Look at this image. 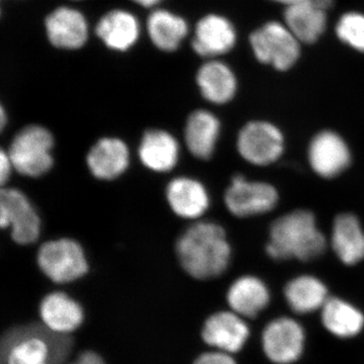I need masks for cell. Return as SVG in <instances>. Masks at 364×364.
<instances>
[{"mask_svg": "<svg viewBox=\"0 0 364 364\" xmlns=\"http://www.w3.org/2000/svg\"><path fill=\"white\" fill-rule=\"evenodd\" d=\"M329 245L310 210H291L279 215L270 225L265 252L275 261L317 259Z\"/></svg>", "mask_w": 364, "mask_h": 364, "instance_id": "6da1fadb", "label": "cell"}, {"mask_svg": "<svg viewBox=\"0 0 364 364\" xmlns=\"http://www.w3.org/2000/svg\"><path fill=\"white\" fill-rule=\"evenodd\" d=\"M176 252L182 268L193 279L221 277L232 259L226 231L215 222H198L179 237Z\"/></svg>", "mask_w": 364, "mask_h": 364, "instance_id": "7a4b0ae2", "label": "cell"}, {"mask_svg": "<svg viewBox=\"0 0 364 364\" xmlns=\"http://www.w3.org/2000/svg\"><path fill=\"white\" fill-rule=\"evenodd\" d=\"M71 346L67 335L45 326L16 328L4 339L2 360L4 364H62Z\"/></svg>", "mask_w": 364, "mask_h": 364, "instance_id": "3957f363", "label": "cell"}, {"mask_svg": "<svg viewBox=\"0 0 364 364\" xmlns=\"http://www.w3.org/2000/svg\"><path fill=\"white\" fill-rule=\"evenodd\" d=\"M54 139L49 130L39 124L21 129L11 141L9 154L14 170L21 176L40 177L54 164Z\"/></svg>", "mask_w": 364, "mask_h": 364, "instance_id": "277c9868", "label": "cell"}, {"mask_svg": "<svg viewBox=\"0 0 364 364\" xmlns=\"http://www.w3.org/2000/svg\"><path fill=\"white\" fill-rule=\"evenodd\" d=\"M251 49L260 63L287 71L301 57V43L282 21H267L250 35Z\"/></svg>", "mask_w": 364, "mask_h": 364, "instance_id": "5b68a950", "label": "cell"}, {"mask_svg": "<svg viewBox=\"0 0 364 364\" xmlns=\"http://www.w3.org/2000/svg\"><path fill=\"white\" fill-rule=\"evenodd\" d=\"M236 149L248 164L267 167L275 164L286 151V136L277 124L254 119L244 124L237 135Z\"/></svg>", "mask_w": 364, "mask_h": 364, "instance_id": "8992f818", "label": "cell"}, {"mask_svg": "<svg viewBox=\"0 0 364 364\" xmlns=\"http://www.w3.org/2000/svg\"><path fill=\"white\" fill-rule=\"evenodd\" d=\"M279 203V193L272 183L236 174L224 195L228 212L236 218L256 217L272 212Z\"/></svg>", "mask_w": 364, "mask_h": 364, "instance_id": "52a82bcc", "label": "cell"}, {"mask_svg": "<svg viewBox=\"0 0 364 364\" xmlns=\"http://www.w3.org/2000/svg\"><path fill=\"white\" fill-rule=\"evenodd\" d=\"M37 261L46 277L56 284L75 282L88 272L85 250L73 239L46 242L38 251Z\"/></svg>", "mask_w": 364, "mask_h": 364, "instance_id": "ba28073f", "label": "cell"}, {"mask_svg": "<svg viewBox=\"0 0 364 364\" xmlns=\"http://www.w3.org/2000/svg\"><path fill=\"white\" fill-rule=\"evenodd\" d=\"M309 165L316 176L335 179L352 164L350 146L334 130H322L313 136L306 151Z\"/></svg>", "mask_w": 364, "mask_h": 364, "instance_id": "9c48e42d", "label": "cell"}, {"mask_svg": "<svg viewBox=\"0 0 364 364\" xmlns=\"http://www.w3.org/2000/svg\"><path fill=\"white\" fill-rule=\"evenodd\" d=\"M0 226L11 228L14 241L28 245L39 238L41 220L28 196L18 189H1L0 193Z\"/></svg>", "mask_w": 364, "mask_h": 364, "instance_id": "30bf717a", "label": "cell"}, {"mask_svg": "<svg viewBox=\"0 0 364 364\" xmlns=\"http://www.w3.org/2000/svg\"><path fill=\"white\" fill-rule=\"evenodd\" d=\"M262 345L263 350L272 363H293L303 353L305 332L294 318H275L263 331Z\"/></svg>", "mask_w": 364, "mask_h": 364, "instance_id": "8fae6325", "label": "cell"}, {"mask_svg": "<svg viewBox=\"0 0 364 364\" xmlns=\"http://www.w3.org/2000/svg\"><path fill=\"white\" fill-rule=\"evenodd\" d=\"M236 43L233 23L225 16L212 14L196 23L191 46L198 56L214 59L233 50Z\"/></svg>", "mask_w": 364, "mask_h": 364, "instance_id": "7c38bea8", "label": "cell"}, {"mask_svg": "<svg viewBox=\"0 0 364 364\" xmlns=\"http://www.w3.org/2000/svg\"><path fill=\"white\" fill-rule=\"evenodd\" d=\"M48 40L59 49L77 50L88 39V23L77 9L61 6L53 11L45 21Z\"/></svg>", "mask_w": 364, "mask_h": 364, "instance_id": "4fadbf2b", "label": "cell"}, {"mask_svg": "<svg viewBox=\"0 0 364 364\" xmlns=\"http://www.w3.org/2000/svg\"><path fill=\"white\" fill-rule=\"evenodd\" d=\"M329 244L340 262L354 267L364 260V228L353 213H341L333 220Z\"/></svg>", "mask_w": 364, "mask_h": 364, "instance_id": "5bb4252c", "label": "cell"}, {"mask_svg": "<svg viewBox=\"0 0 364 364\" xmlns=\"http://www.w3.org/2000/svg\"><path fill=\"white\" fill-rule=\"evenodd\" d=\"M249 327L243 317L233 312H219L208 317L203 327V341L219 351H240L249 337Z\"/></svg>", "mask_w": 364, "mask_h": 364, "instance_id": "9a60e30c", "label": "cell"}, {"mask_svg": "<svg viewBox=\"0 0 364 364\" xmlns=\"http://www.w3.org/2000/svg\"><path fill=\"white\" fill-rule=\"evenodd\" d=\"M166 198L174 214L196 220L210 208V195L202 182L191 177H176L166 188Z\"/></svg>", "mask_w": 364, "mask_h": 364, "instance_id": "2e32d148", "label": "cell"}, {"mask_svg": "<svg viewBox=\"0 0 364 364\" xmlns=\"http://www.w3.org/2000/svg\"><path fill=\"white\" fill-rule=\"evenodd\" d=\"M86 163L93 176L102 181H112L128 169L130 152L121 139L107 136L91 147Z\"/></svg>", "mask_w": 364, "mask_h": 364, "instance_id": "e0dca14e", "label": "cell"}, {"mask_svg": "<svg viewBox=\"0 0 364 364\" xmlns=\"http://www.w3.org/2000/svg\"><path fill=\"white\" fill-rule=\"evenodd\" d=\"M221 130V122L214 112L207 109L191 112L184 129V141L191 155L200 160L212 158Z\"/></svg>", "mask_w": 364, "mask_h": 364, "instance_id": "ac0fdd59", "label": "cell"}, {"mask_svg": "<svg viewBox=\"0 0 364 364\" xmlns=\"http://www.w3.org/2000/svg\"><path fill=\"white\" fill-rule=\"evenodd\" d=\"M196 83L203 97L218 105L231 102L238 90L236 74L220 60L213 59L203 64L196 74Z\"/></svg>", "mask_w": 364, "mask_h": 364, "instance_id": "d6986e66", "label": "cell"}, {"mask_svg": "<svg viewBox=\"0 0 364 364\" xmlns=\"http://www.w3.org/2000/svg\"><path fill=\"white\" fill-rule=\"evenodd\" d=\"M139 21L130 11L114 9L98 21L95 33L107 48L124 52L131 49L140 37Z\"/></svg>", "mask_w": 364, "mask_h": 364, "instance_id": "ffe728a7", "label": "cell"}, {"mask_svg": "<svg viewBox=\"0 0 364 364\" xmlns=\"http://www.w3.org/2000/svg\"><path fill=\"white\" fill-rule=\"evenodd\" d=\"M228 305L243 318H253L264 310L270 301V291L262 279L255 275H242L230 286Z\"/></svg>", "mask_w": 364, "mask_h": 364, "instance_id": "44dd1931", "label": "cell"}, {"mask_svg": "<svg viewBox=\"0 0 364 364\" xmlns=\"http://www.w3.org/2000/svg\"><path fill=\"white\" fill-rule=\"evenodd\" d=\"M40 314L45 327L62 335L75 331L85 318L82 306L60 291L49 294L43 299Z\"/></svg>", "mask_w": 364, "mask_h": 364, "instance_id": "7402d4cb", "label": "cell"}, {"mask_svg": "<svg viewBox=\"0 0 364 364\" xmlns=\"http://www.w3.org/2000/svg\"><path fill=\"white\" fill-rule=\"evenodd\" d=\"M144 166L155 172H168L178 162L179 144L176 136L163 130L146 132L139 146Z\"/></svg>", "mask_w": 364, "mask_h": 364, "instance_id": "603a6c76", "label": "cell"}, {"mask_svg": "<svg viewBox=\"0 0 364 364\" xmlns=\"http://www.w3.org/2000/svg\"><path fill=\"white\" fill-rule=\"evenodd\" d=\"M284 23L301 44H314L327 28V11L310 2L294 4L286 7Z\"/></svg>", "mask_w": 364, "mask_h": 364, "instance_id": "cb8c5ba5", "label": "cell"}, {"mask_svg": "<svg viewBox=\"0 0 364 364\" xmlns=\"http://www.w3.org/2000/svg\"><path fill=\"white\" fill-rule=\"evenodd\" d=\"M284 294L289 308L296 314L321 310L330 298L324 282L311 274L299 275L289 280Z\"/></svg>", "mask_w": 364, "mask_h": 364, "instance_id": "d4e9b609", "label": "cell"}, {"mask_svg": "<svg viewBox=\"0 0 364 364\" xmlns=\"http://www.w3.org/2000/svg\"><path fill=\"white\" fill-rule=\"evenodd\" d=\"M147 30L151 42L157 49L173 52L188 36V25L177 14L165 9H156L148 18Z\"/></svg>", "mask_w": 364, "mask_h": 364, "instance_id": "484cf974", "label": "cell"}, {"mask_svg": "<svg viewBox=\"0 0 364 364\" xmlns=\"http://www.w3.org/2000/svg\"><path fill=\"white\" fill-rule=\"evenodd\" d=\"M321 311L323 324L335 336L350 338L363 329V314L344 299L332 296L328 299Z\"/></svg>", "mask_w": 364, "mask_h": 364, "instance_id": "4316f807", "label": "cell"}, {"mask_svg": "<svg viewBox=\"0 0 364 364\" xmlns=\"http://www.w3.org/2000/svg\"><path fill=\"white\" fill-rule=\"evenodd\" d=\"M338 39L352 49L364 53V14L349 11L342 14L335 28Z\"/></svg>", "mask_w": 364, "mask_h": 364, "instance_id": "83f0119b", "label": "cell"}, {"mask_svg": "<svg viewBox=\"0 0 364 364\" xmlns=\"http://www.w3.org/2000/svg\"><path fill=\"white\" fill-rule=\"evenodd\" d=\"M195 364H236V361L230 353L215 351L202 354L196 359Z\"/></svg>", "mask_w": 364, "mask_h": 364, "instance_id": "f1b7e54d", "label": "cell"}, {"mask_svg": "<svg viewBox=\"0 0 364 364\" xmlns=\"http://www.w3.org/2000/svg\"><path fill=\"white\" fill-rule=\"evenodd\" d=\"M13 169L14 168L11 158H9L6 151L2 150L0 153V181H1L2 186H4L6 181H9Z\"/></svg>", "mask_w": 364, "mask_h": 364, "instance_id": "f546056e", "label": "cell"}, {"mask_svg": "<svg viewBox=\"0 0 364 364\" xmlns=\"http://www.w3.org/2000/svg\"><path fill=\"white\" fill-rule=\"evenodd\" d=\"M272 1L282 4L286 7L296 4H303V2H310V4H316V6L322 7V9L327 11L334 4L335 0H272Z\"/></svg>", "mask_w": 364, "mask_h": 364, "instance_id": "4dcf8cb0", "label": "cell"}, {"mask_svg": "<svg viewBox=\"0 0 364 364\" xmlns=\"http://www.w3.org/2000/svg\"><path fill=\"white\" fill-rule=\"evenodd\" d=\"M72 364H105V361L98 354L92 351H85L81 353Z\"/></svg>", "mask_w": 364, "mask_h": 364, "instance_id": "1f68e13d", "label": "cell"}, {"mask_svg": "<svg viewBox=\"0 0 364 364\" xmlns=\"http://www.w3.org/2000/svg\"><path fill=\"white\" fill-rule=\"evenodd\" d=\"M133 1L143 7H153L160 4L162 0H133Z\"/></svg>", "mask_w": 364, "mask_h": 364, "instance_id": "d6a6232c", "label": "cell"}, {"mask_svg": "<svg viewBox=\"0 0 364 364\" xmlns=\"http://www.w3.org/2000/svg\"><path fill=\"white\" fill-rule=\"evenodd\" d=\"M0 116H1V127L4 128V124H6V112H4V109H1V114H0Z\"/></svg>", "mask_w": 364, "mask_h": 364, "instance_id": "836d02e7", "label": "cell"}]
</instances>
